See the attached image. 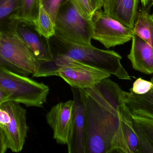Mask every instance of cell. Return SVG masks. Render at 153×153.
<instances>
[{
  "mask_svg": "<svg viewBox=\"0 0 153 153\" xmlns=\"http://www.w3.org/2000/svg\"><path fill=\"white\" fill-rule=\"evenodd\" d=\"M85 122V153H129L122 128L124 91L105 78L93 87L79 89Z\"/></svg>",
  "mask_w": 153,
  "mask_h": 153,
  "instance_id": "obj_1",
  "label": "cell"
},
{
  "mask_svg": "<svg viewBox=\"0 0 153 153\" xmlns=\"http://www.w3.org/2000/svg\"><path fill=\"white\" fill-rule=\"evenodd\" d=\"M53 56L64 55L102 70L121 80L131 78L121 63L122 57L113 50L99 49L91 45H78L55 34L49 39Z\"/></svg>",
  "mask_w": 153,
  "mask_h": 153,
  "instance_id": "obj_2",
  "label": "cell"
},
{
  "mask_svg": "<svg viewBox=\"0 0 153 153\" xmlns=\"http://www.w3.org/2000/svg\"><path fill=\"white\" fill-rule=\"evenodd\" d=\"M39 63V67L32 77L60 76L71 87L78 90L93 87L111 75L64 55H55L51 61Z\"/></svg>",
  "mask_w": 153,
  "mask_h": 153,
  "instance_id": "obj_3",
  "label": "cell"
},
{
  "mask_svg": "<svg viewBox=\"0 0 153 153\" xmlns=\"http://www.w3.org/2000/svg\"><path fill=\"white\" fill-rule=\"evenodd\" d=\"M0 89L10 96V101L27 107H42L46 103L49 87L26 75L0 65Z\"/></svg>",
  "mask_w": 153,
  "mask_h": 153,
  "instance_id": "obj_4",
  "label": "cell"
},
{
  "mask_svg": "<svg viewBox=\"0 0 153 153\" xmlns=\"http://www.w3.org/2000/svg\"><path fill=\"white\" fill-rule=\"evenodd\" d=\"M56 34L78 45H91L93 26L91 19L84 18L72 0L62 5L55 21Z\"/></svg>",
  "mask_w": 153,
  "mask_h": 153,
  "instance_id": "obj_5",
  "label": "cell"
},
{
  "mask_svg": "<svg viewBox=\"0 0 153 153\" xmlns=\"http://www.w3.org/2000/svg\"><path fill=\"white\" fill-rule=\"evenodd\" d=\"M0 129L7 149L22 151L28 131L27 111L20 103L8 101L0 105Z\"/></svg>",
  "mask_w": 153,
  "mask_h": 153,
  "instance_id": "obj_6",
  "label": "cell"
},
{
  "mask_svg": "<svg viewBox=\"0 0 153 153\" xmlns=\"http://www.w3.org/2000/svg\"><path fill=\"white\" fill-rule=\"evenodd\" d=\"M0 55L27 75H32L39 66V60L10 26L8 30H1L0 34Z\"/></svg>",
  "mask_w": 153,
  "mask_h": 153,
  "instance_id": "obj_7",
  "label": "cell"
},
{
  "mask_svg": "<svg viewBox=\"0 0 153 153\" xmlns=\"http://www.w3.org/2000/svg\"><path fill=\"white\" fill-rule=\"evenodd\" d=\"M91 21L92 38L106 48L123 45L132 40V30L111 18L101 9L94 12Z\"/></svg>",
  "mask_w": 153,
  "mask_h": 153,
  "instance_id": "obj_8",
  "label": "cell"
},
{
  "mask_svg": "<svg viewBox=\"0 0 153 153\" xmlns=\"http://www.w3.org/2000/svg\"><path fill=\"white\" fill-rule=\"evenodd\" d=\"M74 101L60 102L52 107L46 115V120L53 132L57 143L67 145L73 118Z\"/></svg>",
  "mask_w": 153,
  "mask_h": 153,
  "instance_id": "obj_9",
  "label": "cell"
},
{
  "mask_svg": "<svg viewBox=\"0 0 153 153\" xmlns=\"http://www.w3.org/2000/svg\"><path fill=\"white\" fill-rule=\"evenodd\" d=\"M11 22L10 27L23 40L39 61L48 62L53 59L49 39L41 36L33 25L17 21Z\"/></svg>",
  "mask_w": 153,
  "mask_h": 153,
  "instance_id": "obj_10",
  "label": "cell"
},
{
  "mask_svg": "<svg viewBox=\"0 0 153 153\" xmlns=\"http://www.w3.org/2000/svg\"><path fill=\"white\" fill-rule=\"evenodd\" d=\"M72 88L73 94V118L67 143L69 153H85V122L83 106L78 89Z\"/></svg>",
  "mask_w": 153,
  "mask_h": 153,
  "instance_id": "obj_11",
  "label": "cell"
},
{
  "mask_svg": "<svg viewBox=\"0 0 153 153\" xmlns=\"http://www.w3.org/2000/svg\"><path fill=\"white\" fill-rule=\"evenodd\" d=\"M139 0H103L104 12L132 30L138 13Z\"/></svg>",
  "mask_w": 153,
  "mask_h": 153,
  "instance_id": "obj_12",
  "label": "cell"
},
{
  "mask_svg": "<svg viewBox=\"0 0 153 153\" xmlns=\"http://www.w3.org/2000/svg\"><path fill=\"white\" fill-rule=\"evenodd\" d=\"M130 53L128 58L136 71L147 75L153 74V48L148 43L133 34Z\"/></svg>",
  "mask_w": 153,
  "mask_h": 153,
  "instance_id": "obj_13",
  "label": "cell"
},
{
  "mask_svg": "<svg viewBox=\"0 0 153 153\" xmlns=\"http://www.w3.org/2000/svg\"><path fill=\"white\" fill-rule=\"evenodd\" d=\"M126 107L132 115L153 119V86L147 93L135 94L131 89L124 91Z\"/></svg>",
  "mask_w": 153,
  "mask_h": 153,
  "instance_id": "obj_14",
  "label": "cell"
},
{
  "mask_svg": "<svg viewBox=\"0 0 153 153\" xmlns=\"http://www.w3.org/2000/svg\"><path fill=\"white\" fill-rule=\"evenodd\" d=\"M132 32L142 38L153 48V13H150L146 8L138 12Z\"/></svg>",
  "mask_w": 153,
  "mask_h": 153,
  "instance_id": "obj_15",
  "label": "cell"
},
{
  "mask_svg": "<svg viewBox=\"0 0 153 153\" xmlns=\"http://www.w3.org/2000/svg\"><path fill=\"white\" fill-rule=\"evenodd\" d=\"M121 123L129 153H141L139 138L134 127L132 115L127 107L122 113Z\"/></svg>",
  "mask_w": 153,
  "mask_h": 153,
  "instance_id": "obj_16",
  "label": "cell"
},
{
  "mask_svg": "<svg viewBox=\"0 0 153 153\" xmlns=\"http://www.w3.org/2000/svg\"><path fill=\"white\" fill-rule=\"evenodd\" d=\"M39 4V0H20L19 8L10 18V21H17L34 26Z\"/></svg>",
  "mask_w": 153,
  "mask_h": 153,
  "instance_id": "obj_17",
  "label": "cell"
},
{
  "mask_svg": "<svg viewBox=\"0 0 153 153\" xmlns=\"http://www.w3.org/2000/svg\"><path fill=\"white\" fill-rule=\"evenodd\" d=\"M34 26L36 31L46 38L50 39L55 35V23L40 3L38 13Z\"/></svg>",
  "mask_w": 153,
  "mask_h": 153,
  "instance_id": "obj_18",
  "label": "cell"
},
{
  "mask_svg": "<svg viewBox=\"0 0 153 153\" xmlns=\"http://www.w3.org/2000/svg\"><path fill=\"white\" fill-rule=\"evenodd\" d=\"M131 115L133 122L153 145V119Z\"/></svg>",
  "mask_w": 153,
  "mask_h": 153,
  "instance_id": "obj_19",
  "label": "cell"
},
{
  "mask_svg": "<svg viewBox=\"0 0 153 153\" xmlns=\"http://www.w3.org/2000/svg\"><path fill=\"white\" fill-rule=\"evenodd\" d=\"M20 0H0V23L10 18L17 10Z\"/></svg>",
  "mask_w": 153,
  "mask_h": 153,
  "instance_id": "obj_20",
  "label": "cell"
},
{
  "mask_svg": "<svg viewBox=\"0 0 153 153\" xmlns=\"http://www.w3.org/2000/svg\"><path fill=\"white\" fill-rule=\"evenodd\" d=\"M39 1L55 23L56 17L59 9L62 5L67 2L68 0H39Z\"/></svg>",
  "mask_w": 153,
  "mask_h": 153,
  "instance_id": "obj_21",
  "label": "cell"
},
{
  "mask_svg": "<svg viewBox=\"0 0 153 153\" xmlns=\"http://www.w3.org/2000/svg\"><path fill=\"white\" fill-rule=\"evenodd\" d=\"M80 14L85 19H91L94 12L88 0H72Z\"/></svg>",
  "mask_w": 153,
  "mask_h": 153,
  "instance_id": "obj_22",
  "label": "cell"
},
{
  "mask_svg": "<svg viewBox=\"0 0 153 153\" xmlns=\"http://www.w3.org/2000/svg\"><path fill=\"white\" fill-rule=\"evenodd\" d=\"M153 86L152 82L139 78L135 81L131 90L135 94L142 95L148 93Z\"/></svg>",
  "mask_w": 153,
  "mask_h": 153,
  "instance_id": "obj_23",
  "label": "cell"
},
{
  "mask_svg": "<svg viewBox=\"0 0 153 153\" xmlns=\"http://www.w3.org/2000/svg\"><path fill=\"white\" fill-rule=\"evenodd\" d=\"M133 124L139 138L141 153H153V145L152 143L138 129L134 122Z\"/></svg>",
  "mask_w": 153,
  "mask_h": 153,
  "instance_id": "obj_24",
  "label": "cell"
},
{
  "mask_svg": "<svg viewBox=\"0 0 153 153\" xmlns=\"http://www.w3.org/2000/svg\"><path fill=\"white\" fill-rule=\"evenodd\" d=\"M0 65L5 67V68L10 70V71L17 73L26 75V76H28L27 75L25 72H23L22 70L20 69L19 67L13 65V64L8 62L6 59L3 58L1 55H0Z\"/></svg>",
  "mask_w": 153,
  "mask_h": 153,
  "instance_id": "obj_25",
  "label": "cell"
},
{
  "mask_svg": "<svg viewBox=\"0 0 153 153\" xmlns=\"http://www.w3.org/2000/svg\"><path fill=\"white\" fill-rule=\"evenodd\" d=\"M88 1L94 12L100 10L103 6V0H88Z\"/></svg>",
  "mask_w": 153,
  "mask_h": 153,
  "instance_id": "obj_26",
  "label": "cell"
},
{
  "mask_svg": "<svg viewBox=\"0 0 153 153\" xmlns=\"http://www.w3.org/2000/svg\"><path fill=\"white\" fill-rule=\"evenodd\" d=\"M8 101H10V95L0 89V105Z\"/></svg>",
  "mask_w": 153,
  "mask_h": 153,
  "instance_id": "obj_27",
  "label": "cell"
},
{
  "mask_svg": "<svg viewBox=\"0 0 153 153\" xmlns=\"http://www.w3.org/2000/svg\"><path fill=\"white\" fill-rule=\"evenodd\" d=\"M8 150L6 145L4 143V139L2 134L1 131L0 129V153H4L6 152Z\"/></svg>",
  "mask_w": 153,
  "mask_h": 153,
  "instance_id": "obj_28",
  "label": "cell"
},
{
  "mask_svg": "<svg viewBox=\"0 0 153 153\" xmlns=\"http://www.w3.org/2000/svg\"><path fill=\"white\" fill-rule=\"evenodd\" d=\"M140 1L144 8L148 10L153 5V0H140Z\"/></svg>",
  "mask_w": 153,
  "mask_h": 153,
  "instance_id": "obj_29",
  "label": "cell"
},
{
  "mask_svg": "<svg viewBox=\"0 0 153 153\" xmlns=\"http://www.w3.org/2000/svg\"><path fill=\"white\" fill-rule=\"evenodd\" d=\"M151 82L153 84V77L152 78V80H151Z\"/></svg>",
  "mask_w": 153,
  "mask_h": 153,
  "instance_id": "obj_30",
  "label": "cell"
},
{
  "mask_svg": "<svg viewBox=\"0 0 153 153\" xmlns=\"http://www.w3.org/2000/svg\"><path fill=\"white\" fill-rule=\"evenodd\" d=\"M1 29H0V34H1Z\"/></svg>",
  "mask_w": 153,
  "mask_h": 153,
  "instance_id": "obj_31",
  "label": "cell"
}]
</instances>
